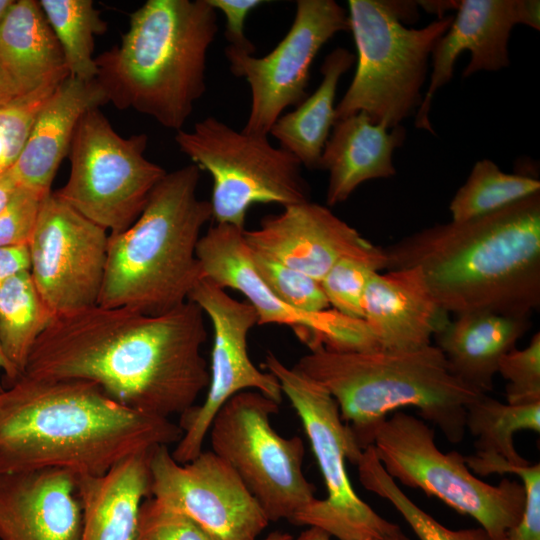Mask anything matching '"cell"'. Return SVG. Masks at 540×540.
Masks as SVG:
<instances>
[{
  "label": "cell",
  "instance_id": "obj_14",
  "mask_svg": "<svg viewBox=\"0 0 540 540\" xmlns=\"http://www.w3.org/2000/svg\"><path fill=\"white\" fill-rule=\"evenodd\" d=\"M189 300L210 320L213 343L205 400L180 415L182 436L171 452L179 463H187L201 453L213 418L234 395L255 390L279 404L283 396L277 379L256 367L249 356L248 335L258 323L252 305L232 297L204 277L191 291Z\"/></svg>",
  "mask_w": 540,
  "mask_h": 540
},
{
  "label": "cell",
  "instance_id": "obj_2",
  "mask_svg": "<svg viewBox=\"0 0 540 540\" xmlns=\"http://www.w3.org/2000/svg\"><path fill=\"white\" fill-rule=\"evenodd\" d=\"M383 250L386 270L419 267L448 314L530 318L540 306V192L478 218L422 229Z\"/></svg>",
  "mask_w": 540,
  "mask_h": 540
},
{
  "label": "cell",
  "instance_id": "obj_5",
  "mask_svg": "<svg viewBox=\"0 0 540 540\" xmlns=\"http://www.w3.org/2000/svg\"><path fill=\"white\" fill-rule=\"evenodd\" d=\"M200 173L192 163L167 172L137 220L109 234L97 305L156 316L189 300L203 278L196 251L212 218L210 202L197 196Z\"/></svg>",
  "mask_w": 540,
  "mask_h": 540
},
{
  "label": "cell",
  "instance_id": "obj_19",
  "mask_svg": "<svg viewBox=\"0 0 540 540\" xmlns=\"http://www.w3.org/2000/svg\"><path fill=\"white\" fill-rule=\"evenodd\" d=\"M539 8L538 0H461L450 27L432 51L433 69L415 114V127L435 134L429 119L433 97L453 77L455 62L463 51L471 55L463 77L507 67L513 26L525 24L539 30Z\"/></svg>",
  "mask_w": 540,
  "mask_h": 540
},
{
  "label": "cell",
  "instance_id": "obj_46",
  "mask_svg": "<svg viewBox=\"0 0 540 540\" xmlns=\"http://www.w3.org/2000/svg\"><path fill=\"white\" fill-rule=\"evenodd\" d=\"M17 386L12 384L9 389L0 391V418L10 408L17 397Z\"/></svg>",
  "mask_w": 540,
  "mask_h": 540
},
{
  "label": "cell",
  "instance_id": "obj_41",
  "mask_svg": "<svg viewBox=\"0 0 540 540\" xmlns=\"http://www.w3.org/2000/svg\"><path fill=\"white\" fill-rule=\"evenodd\" d=\"M30 270L28 246L0 248V287L13 275Z\"/></svg>",
  "mask_w": 540,
  "mask_h": 540
},
{
  "label": "cell",
  "instance_id": "obj_40",
  "mask_svg": "<svg viewBox=\"0 0 540 540\" xmlns=\"http://www.w3.org/2000/svg\"><path fill=\"white\" fill-rule=\"evenodd\" d=\"M208 2L225 16L224 35L228 46L247 54H254L255 45L245 35L244 24L250 12L265 2L261 0H208Z\"/></svg>",
  "mask_w": 540,
  "mask_h": 540
},
{
  "label": "cell",
  "instance_id": "obj_13",
  "mask_svg": "<svg viewBox=\"0 0 540 540\" xmlns=\"http://www.w3.org/2000/svg\"><path fill=\"white\" fill-rule=\"evenodd\" d=\"M348 30V12L336 1L298 0L288 32L267 55L256 57L227 46L231 73L250 87V112L242 131L268 136L286 108L307 98L310 68L323 45Z\"/></svg>",
  "mask_w": 540,
  "mask_h": 540
},
{
  "label": "cell",
  "instance_id": "obj_10",
  "mask_svg": "<svg viewBox=\"0 0 540 540\" xmlns=\"http://www.w3.org/2000/svg\"><path fill=\"white\" fill-rule=\"evenodd\" d=\"M264 367L277 379L300 418L327 492L324 499L316 498L295 515L291 523L319 528L337 540H370L398 527L354 490L346 461L356 465L363 448L329 392L271 351L265 356Z\"/></svg>",
  "mask_w": 540,
  "mask_h": 540
},
{
  "label": "cell",
  "instance_id": "obj_49",
  "mask_svg": "<svg viewBox=\"0 0 540 540\" xmlns=\"http://www.w3.org/2000/svg\"><path fill=\"white\" fill-rule=\"evenodd\" d=\"M370 540H410L407 535L398 526L393 531L381 536L372 538Z\"/></svg>",
  "mask_w": 540,
  "mask_h": 540
},
{
  "label": "cell",
  "instance_id": "obj_16",
  "mask_svg": "<svg viewBox=\"0 0 540 540\" xmlns=\"http://www.w3.org/2000/svg\"><path fill=\"white\" fill-rule=\"evenodd\" d=\"M107 231L55 192L42 201L28 244L30 274L55 316L98 304L107 258Z\"/></svg>",
  "mask_w": 540,
  "mask_h": 540
},
{
  "label": "cell",
  "instance_id": "obj_33",
  "mask_svg": "<svg viewBox=\"0 0 540 540\" xmlns=\"http://www.w3.org/2000/svg\"><path fill=\"white\" fill-rule=\"evenodd\" d=\"M249 252L258 276L281 302L306 313L330 309L320 281L260 252Z\"/></svg>",
  "mask_w": 540,
  "mask_h": 540
},
{
  "label": "cell",
  "instance_id": "obj_8",
  "mask_svg": "<svg viewBox=\"0 0 540 540\" xmlns=\"http://www.w3.org/2000/svg\"><path fill=\"white\" fill-rule=\"evenodd\" d=\"M368 445L390 477L472 517L491 540H505L520 520L522 484L508 478L497 485L481 480L465 455L439 450L433 429L411 414L397 411L385 418L370 432Z\"/></svg>",
  "mask_w": 540,
  "mask_h": 540
},
{
  "label": "cell",
  "instance_id": "obj_32",
  "mask_svg": "<svg viewBox=\"0 0 540 540\" xmlns=\"http://www.w3.org/2000/svg\"><path fill=\"white\" fill-rule=\"evenodd\" d=\"M356 466L362 486L387 500L419 540H491L481 527L450 529L420 508L386 473L371 445L363 449Z\"/></svg>",
  "mask_w": 540,
  "mask_h": 540
},
{
  "label": "cell",
  "instance_id": "obj_9",
  "mask_svg": "<svg viewBox=\"0 0 540 540\" xmlns=\"http://www.w3.org/2000/svg\"><path fill=\"white\" fill-rule=\"evenodd\" d=\"M179 150L212 178L211 220L245 230L256 204L282 208L310 201L299 160L268 136L238 131L213 116L175 134Z\"/></svg>",
  "mask_w": 540,
  "mask_h": 540
},
{
  "label": "cell",
  "instance_id": "obj_43",
  "mask_svg": "<svg viewBox=\"0 0 540 540\" xmlns=\"http://www.w3.org/2000/svg\"><path fill=\"white\" fill-rule=\"evenodd\" d=\"M386 4L401 23L417 21V1H386Z\"/></svg>",
  "mask_w": 540,
  "mask_h": 540
},
{
  "label": "cell",
  "instance_id": "obj_39",
  "mask_svg": "<svg viewBox=\"0 0 540 540\" xmlns=\"http://www.w3.org/2000/svg\"><path fill=\"white\" fill-rule=\"evenodd\" d=\"M46 196L35 190L18 186L0 212V248L28 246L35 230L42 201Z\"/></svg>",
  "mask_w": 540,
  "mask_h": 540
},
{
  "label": "cell",
  "instance_id": "obj_48",
  "mask_svg": "<svg viewBox=\"0 0 540 540\" xmlns=\"http://www.w3.org/2000/svg\"><path fill=\"white\" fill-rule=\"evenodd\" d=\"M296 540H333L332 537L325 531L316 528L308 527L304 530Z\"/></svg>",
  "mask_w": 540,
  "mask_h": 540
},
{
  "label": "cell",
  "instance_id": "obj_3",
  "mask_svg": "<svg viewBox=\"0 0 540 540\" xmlns=\"http://www.w3.org/2000/svg\"><path fill=\"white\" fill-rule=\"evenodd\" d=\"M15 384L0 418V474L56 468L98 476L182 436L170 418L133 410L94 382L22 376Z\"/></svg>",
  "mask_w": 540,
  "mask_h": 540
},
{
  "label": "cell",
  "instance_id": "obj_1",
  "mask_svg": "<svg viewBox=\"0 0 540 540\" xmlns=\"http://www.w3.org/2000/svg\"><path fill=\"white\" fill-rule=\"evenodd\" d=\"M204 317L190 300L156 316L99 305L56 316L22 376L86 380L133 410L181 415L209 384Z\"/></svg>",
  "mask_w": 540,
  "mask_h": 540
},
{
  "label": "cell",
  "instance_id": "obj_31",
  "mask_svg": "<svg viewBox=\"0 0 540 540\" xmlns=\"http://www.w3.org/2000/svg\"><path fill=\"white\" fill-rule=\"evenodd\" d=\"M539 192L538 179L505 173L493 161L483 159L474 164L466 182L452 198L451 221L478 218Z\"/></svg>",
  "mask_w": 540,
  "mask_h": 540
},
{
  "label": "cell",
  "instance_id": "obj_27",
  "mask_svg": "<svg viewBox=\"0 0 540 540\" xmlns=\"http://www.w3.org/2000/svg\"><path fill=\"white\" fill-rule=\"evenodd\" d=\"M356 57L338 47L331 51L321 66L322 81L313 94L291 112L282 114L270 129L280 147L294 155L302 166L321 169L324 146L336 122L335 96L341 76Z\"/></svg>",
  "mask_w": 540,
  "mask_h": 540
},
{
  "label": "cell",
  "instance_id": "obj_24",
  "mask_svg": "<svg viewBox=\"0 0 540 540\" xmlns=\"http://www.w3.org/2000/svg\"><path fill=\"white\" fill-rule=\"evenodd\" d=\"M151 451L133 455L102 475L76 477L82 512L79 540H136L140 508L150 496Z\"/></svg>",
  "mask_w": 540,
  "mask_h": 540
},
{
  "label": "cell",
  "instance_id": "obj_30",
  "mask_svg": "<svg viewBox=\"0 0 540 540\" xmlns=\"http://www.w3.org/2000/svg\"><path fill=\"white\" fill-rule=\"evenodd\" d=\"M40 6L61 47L68 74L92 81L98 74L95 37L107 31V23L92 0H40Z\"/></svg>",
  "mask_w": 540,
  "mask_h": 540
},
{
  "label": "cell",
  "instance_id": "obj_15",
  "mask_svg": "<svg viewBox=\"0 0 540 540\" xmlns=\"http://www.w3.org/2000/svg\"><path fill=\"white\" fill-rule=\"evenodd\" d=\"M196 254L204 278L245 296L257 314V325L288 326L310 351L319 347L343 352L378 349L362 319L346 317L332 308L306 313L281 302L255 271L244 230L214 224L202 234Z\"/></svg>",
  "mask_w": 540,
  "mask_h": 540
},
{
  "label": "cell",
  "instance_id": "obj_34",
  "mask_svg": "<svg viewBox=\"0 0 540 540\" xmlns=\"http://www.w3.org/2000/svg\"><path fill=\"white\" fill-rule=\"evenodd\" d=\"M383 269V264L360 257L337 261L320 281L330 308L346 317L363 320L367 284L375 272Z\"/></svg>",
  "mask_w": 540,
  "mask_h": 540
},
{
  "label": "cell",
  "instance_id": "obj_44",
  "mask_svg": "<svg viewBox=\"0 0 540 540\" xmlns=\"http://www.w3.org/2000/svg\"><path fill=\"white\" fill-rule=\"evenodd\" d=\"M18 186L11 169L0 174V212L7 205Z\"/></svg>",
  "mask_w": 540,
  "mask_h": 540
},
{
  "label": "cell",
  "instance_id": "obj_17",
  "mask_svg": "<svg viewBox=\"0 0 540 540\" xmlns=\"http://www.w3.org/2000/svg\"><path fill=\"white\" fill-rule=\"evenodd\" d=\"M149 469L150 496L195 521L214 540H257L269 524L237 474L211 450L179 463L167 445L157 446Z\"/></svg>",
  "mask_w": 540,
  "mask_h": 540
},
{
  "label": "cell",
  "instance_id": "obj_11",
  "mask_svg": "<svg viewBox=\"0 0 540 540\" xmlns=\"http://www.w3.org/2000/svg\"><path fill=\"white\" fill-rule=\"evenodd\" d=\"M279 403L255 390L231 397L216 413L208 434L211 451L237 474L269 522L291 520L315 499L305 476V447L271 424Z\"/></svg>",
  "mask_w": 540,
  "mask_h": 540
},
{
  "label": "cell",
  "instance_id": "obj_26",
  "mask_svg": "<svg viewBox=\"0 0 540 540\" xmlns=\"http://www.w3.org/2000/svg\"><path fill=\"white\" fill-rule=\"evenodd\" d=\"M0 62L22 95L68 74L61 47L36 0H14L0 22Z\"/></svg>",
  "mask_w": 540,
  "mask_h": 540
},
{
  "label": "cell",
  "instance_id": "obj_36",
  "mask_svg": "<svg viewBox=\"0 0 540 540\" xmlns=\"http://www.w3.org/2000/svg\"><path fill=\"white\" fill-rule=\"evenodd\" d=\"M58 84L42 87L0 107V174L14 166L37 113Z\"/></svg>",
  "mask_w": 540,
  "mask_h": 540
},
{
  "label": "cell",
  "instance_id": "obj_22",
  "mask_svg": "<svg viewBox=\"0 0 540 540\" xmlns=\"http://www.w3.org/2000/svg\"><path fill=\"white\" fill-rule=\"evenodd\" d=\"M108 103L94 79L83 81L70 76L62 80L37 113L23 149L11 171L19 186L44 195L70 147L86 112Z\"/></svg>",
  "mask_w": 540,
  "mask_h": 540
},
{
  "label": "cell",
  "instance_id": "obj_35",
  "mask_svg": "<svg viewBox=\"0 0 540 540\" xmlns=\"http://www.w3.org/2000/svg\"><path fill=\"white\" fill-rule=\"evenodd\" d=\"M473 473L513 474L519 477L525 493V503L520 520L509 531L505 540H540V464L509 465L494 457L477 453L465 456Z\"/></svg>",
  "mask_w": 540,
  "mask_h": 540
},
{
  "label": "cell",
  "instance_id": "obj_50",
  "mask_svg": "<svg viewBox=\"0 0 540 540\" xmlns=\"http://www.w3.org/2000/svg\"><path fill=\"white\" fill-rule=\"evenodd\" d=\"M262 540H296V538H294L289 533L275 531V532H272V533L268 534Z\"/></svg>",
  "mask_w": 540,
  "mask_h": 540
},
{
  "label": "cell",
  "instance_id": "obj_28",
  "mask_svg": "<svg viewBox=\"0 0 540 540\" xmlns=\"http://www.w3.org/2000/svg\"><path fill=\"white\" fill-rule=\"evenodd\" d=\"M39 294L30 270L21 271L0 287V345L22 376L31 350L55 319Z\"/></svg>",
  "mask_w": 540,
  "mask_h": 540
},
{
  "label": "cell",
  "instance_id": "obj_6",
  "mask_svg": "<svg viewBox=\"0 0 540 540\" xmlns=\"http://www.w3.org/2000/svg\"><path fill=\"white\" fill-rule=\"evenodd\" d=\"M293 367L329 392L363 449L372 429L404 407L417 408L449 442L459 443L466 433L467 408L483 394L452 374L432 344L409 351L319 347Z\"/></svg>",
  "mask_w": 540,
  "mask_h": 540
},
{
  "label": "cell",
  "instance_id": "obj_29",
  "mask_svg": "<svg viewBox=\"0 0 540 540\" xmlns=\"http://www.w3.org/2000/svg\"><path fill=\"white\" fill-rule=\"evenodd\" d=\"M466 431L475 438L477 454L509 465L527 464L516 451L514 435L520 431L540 432V402L513 405L482 394L467 408Z\"/></svg>",
  "mask_w": 540,
  "mask_h": 540
},
{
  "label": "cell",
  "instance_id": "obj_38",
  "mask_svg": "<svg viewBox=\"0 0 540 540\" xmlns=\"http://www.w3.org/2000/svg\"><path fill=\"white\" fill-rule=\"evenodd\" d=\"M136 540H214L186 515L147 497L140 508Z\"/></svg>",
  "mask_w": 540,
  "mask_h": 540
},
{
  "label": "cell",
  "instance_id": "obj_4",
  "mask_svg": "<svg viewBox=\"0 0 540 540\" xmlns=\"http://www.w3.org/2000/svg\"><path fill=\"white\" fill-rule=\"evenodd\" d=\"M218 32L208 0H148L130 15L119 45L95 58L108 102L183 129L206 91L208 50Z\"/></svg>",
  "mask_w": 540,
  "mask_h": 540
},
{
  "label": "cell",
  "instance_id": "obj_47",
  "mask_svg": "<svg viewBox=\"0 0 540 540\" xmlns=\"http://www.w3.org/2000/svg\"><path fill=\"white\" fill-rule=\"evenodd\" d=\"M0 370H2L5 373V376L9 380H11L12 384H14L21 377L16 367L5 356L1 348V345H0Z\"/></svg>",
  "mask_w": 540,
  "mask_h": 540
},
{
  "label": "cell",
  "instance_id": "obj_18",
  "mask_svg": "<svg viewBox=\"0 0 540 540\" xmlns=\"http://www.w3.org/2000/svg\"><path fill=\"white\" fill-rule=\"evenodd\" d=\"M247 246L318 281L344 257L387 266L382 247L372 244L328 207L311 200L283 207L244 230Z\"/></svg>",
  "mask_w": 540,
  "mask_h": 540
},
{
  "label": "cell",
  "instance_id": "obj_20",
  "mask_svg": "<svg viewBox=\"0 0 540 540\" xmlns=\"http://www.w3.org/2000/svg\"><path fill=\"white\" fill-rule=\"evenodd\" d=\"M76 476L47 468L0 474V540H79Z\"/></svg>",
  "mask_w": 540,
  "mask_h": 540
},
{
  "label": "cell",
  "instance_id": "obj_25",
  "mask_svg": "<svg viewBox=\"0 0 540 540\" xmlns=\"http://www.w3.org/2000/svg\"><path fill=\"white\" fill-rule=\"evenodd\" d=\"M530 327L529 318L492 312L456 315L434 335L449 370L465 384L487 394L499 362Z\"/></svg>",
  "mask_w": 540,
  "mask_h": 540
},
{
  "label": "cell",
  "instance_id": "obj_23",
  "mask_svg": "<svg viewBox=\"0 0 540 540\" xmlns=\"http://www.w3.org/2000/svg\"><path fill=\"white\" fill-rule=\"evenodd\" d=\"M405 139L402 125L389 129L363 112L337 120L321 158V169L329 172L327 205L346 201L366 181L395 175L393 153Z\"/></svg>",
  "mask_w": 540,
  "mask_h": 540
},
{
  "label": "cell",
  "instance_id": "obj_42",
  "mask_svg": "<svg viewBox=\"0 0 540 540\" xmlns=\"http://www.w3.org/2000/svg\"><path fill=\"white\" fill-rule=\"evenodd\" d=\"M23 96L15 82L0 62V107L7 105Z\"/></svg>",
  "mask_w": 540,
  "mask_h": 540
},
{
  "label": "cell",
  "instance_id": "obj_45",
  "mask_svg": "<svg viewBox=\"0 0 540 540\" xmlns=\"http://www.w3.org/2000/svg\"><path fill=\"white\" fill-rule=\"evenodd\" d=\"M460 1H417L418 6H421L428 13H433L438 16V19L445 17L444 13L448 10H456Z\"/></svg>",
  "mask_w": 540,
  "mask_h": 540
},
{
  "label": "cell",
  "instance_id": "obj_12",
  "mask_svg": "<svg viewBox=\"0 0 540 540\" xmlns=\"http://www.w3.org/2000/svg\"><path fill=\"white\" fill-rule=\"evenodd\" d=\"M147 143L146 134L124 138L99 108L89 110L70 147L69 178L55 194L110 234L127 230L167 173L145 157Z\"/></svg>",
  "mask_w": 540,
  "mask_h": 540
},
{
  "label": "cell",
  "instance_id": "obj_51",
  "mask_svg": "<svg viewBox=\"0 0 540 540\" xmlns=\"http://www.w3.org/2000/svg\"><path fill=\"white\" fill-rule=\"evenodd\" d=\"M14 0H0V22L7 13Z\"/></svg>",
  "mask_w": 540,
  "mask_h": 540
},
{
  "label": "cell",
  "instance_id": "obj_7",
  "mask_svg": "<svg viewBox=\"0 0 540 540\" xmlns=\"http://www.w3.org/2000/svg\"><path fill=\"white\" fill-rule=\"evenodd\" d=\"M348 8L358 58L354 78L335 106L336 121L363 112L392 129L419 109L429 57L454 16L408 29L386 1L349 0Z\"/></svg>",
  "mask_w": 540,
  "mask_h": 540
},
{
  "label": "cell",
  "instance_id": "obj_21",
  "mask_svg": "<svg viewBox=\"0 0 540 540\" xmlns=\"http://www.w3.org/2000/svg\"><path fill=\"white\" fill-rule=\"evenodd\" d=\"M419 267L375 272L363 298V320L381 350L409 351L431 345L449 320Z\"/></svg>",
  "mask_w": 540,
  "mask_h": 540
},
{
  "label": "cell",
  "instance_id": "obj_37",
  "mask_svg": "<svg viewBox=\"0 0 540 540\" xmlns=\"http://www.w3.org/2000/svg\"><path fill=\"white\" fill-rule=\"evenodd\" d=\"M498 373L507 381V403L526 405L540 402V333L523 349L516 347L502 357Z\"/></svg>",
  "mask_w": 540,
  "mask_h": 540
}]
</instances>
